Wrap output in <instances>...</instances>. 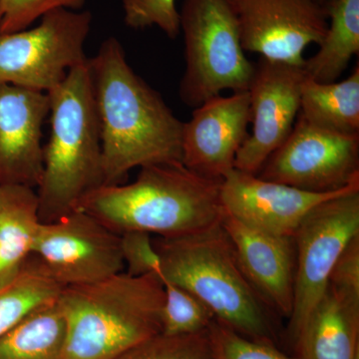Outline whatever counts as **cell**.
I'll return each mask as SVG.
<instances>
[{
    "label": "cell",
    "instance_id": "29",
    "mask_svg": "<svg viewBox=\"0 0 359 359\" xmlns=\"http://www.w3.org/2000/svg\"><path fill=\"white\" fill-rule=\"evenodd\" d=\"M328 285L351 301L359 302V235L351 238L342 250Z\"/></svg>",
    "mask_w": 359,
    "mask_h": 359
},
{
    "label": "cell",
    "instance_id": "9",
    "mask_svg": "<svg viewBox=\"0 0 359 359\" xmlns=\"http://www.w3.org/2000/svg\"><path fill=\"white\" fill-rule=\"evenodd\" d=\"M257 175L311 193L344 190L359 184V135L320 129L299 115L287 140Z\"/></svg>",
    "mask_w": 359,
    "mask_h": 359
},
{
    "label": "cell",
    "instance_id": "12",
    "mask_svg": "<svg viewBox=\"0 0 359 359\" xmlns=\"http://www.w3.org/2000/svg\"><path fill=\"white\" fill-rule=\"evenodd\" d=\"M304 66L261 57L249 87L252 133L238 150L235 169L257 175L285 143L301 110Z\"/></svg>",
    "mask_w": 359,
    "mask_h": 359
},
{
    "label": "cell",
    "instance_id": "8",
    "mask_svg": "<svg viewBox=\"0 0 359 359\" xmlns=\"http://www.w3.org/2000/svg\"><path fill=\"white\" fill-rule=\"evenodd\" d=\"M359 235V186L316 205L294 236L295 280L290 335L302 325L327 290L330 273L342 250Z\"/></svg>",
    "mask_w": 359,
    "mask_h": 359
},
{
    "label": "cell",
    "instance_id": "19",
    "mask_svg": "<svg viewBox=\"0 0 359 359\" xmlns=\"http://www.w3.org/2000/svg\"><path fill=\"white\" fill-rule=\"evenodd\" d=\"M299 115L320 129L359 135V65L342 81L320 83L306 76Z\"/></svg>",
    "mask_w": 359,
    "mask_h": 359
},
{
    "label": "cell",
    "instance_id": "26",
    "mask_svg": "<svg viewBox=\"0 0 359 359\" xmlns=\"http://www.w3.org/2000/svg\"><path fill=\"white\" fill-rule=\"evenodd\" d=\"M86 0H0V34L27 29L28 26L54 9L77 11Z\"/></svg>",
    "mask_w": 359,
    "mask_h": 359
},
{
    "label": "cell",
    "instance_id": "24",
    "mask_svg": "<svg viewBox=\"0 0 359 359\" xmlns=\"http://www.w3.org/2000/svg\"><path fill=\"white\" fill-rule=\"evenodd\" d=\"M115 359H214L208 330L193 334L159 332L135 344Z\"/></svg>",
    "mask_w": 359,
    "mask_h": 359
},
{
    "label": "cell",
    "instance_id": "22",
    "mask_svg": "<svg viewBox=\"0 0 359 359\" xmlns=\"http://www.w3.org/2000/svg\"><path fill=\"white\" fill-rule=\"evenodd\" d=\"M61 290L39 257L32 255L20 273L0 287V337L35 309L55 301Z\"/></svg>",
    "mask_w": 359,
    "mask_h": 359
},
{
    "label": "cell",
    "instance_id": "10",
    "mask_svg": "<svg viewBox=\"0 0 359 359\" xmlns=\"http://www.w3.org/2000/svg\"><path fill=\"white\" fill-rule=\"evenodd\" d=\"M32 255L62 289L100 282L125 271L120 235L79 209L40 224Z\"/></svg>",
    "mask_w": 359,
    "mask_h": 359
},
{
    "label": "cell",
    "instance_id": "3",
    "mask_svg": "<svg viewBox=\"0 0 359 359\" xmlns=\"http://www.w3.org/2000/svg\"><path fill=\"white\" fill-rule=\"evenodd\" d=\"M47 95L51 133L36 188L41 223H52L75 211L87 196L105 185L89 58L72 68Z\"/></svg>",
    "mask_w": 359,
    "mask_h": 359
},
{
    "label": "cell",
    "instance_id": "30",
    "mask_svg": "<svg viewBox=\"0 0 359 359\" xmlns=\"http://www.w3.org/2000/svg\"><path fill=\"white\" fill-rule=\"evenodd\" d=\"M323 1L327 2V4H330V2H332V0H323Z\"/></svg>",
    "mask_w": 359,
    "mask_h": 359
},
{
    "label": "cell",
    "instance_id": "17",
    "mask_svg": "<svg viewBox=\"0 0 359 359\" xmlns=\"http://www.w3.org/2000/svg\"><path fill=\"white\" fill-rule=\"evenodd\" d=\"M359 302L328 285L294 342L299 359H359Z\"/></svg>",
    "mask_w": 359,
    "mask_h": 359
},
{
    "label": "cell",
    "instance_id": "1",
    "mask_svg": "<svg viewBox=\"0 0 359 359\" xmlns=\"http://www.w3.org/2000/svg\"><path fill=\"white\" fill-rule=\"evenodd\" d=\"M102 143L105 185L123 184L135 168L182 163L180 121L162 96L128 65L115 37L89 58Z\"/></svg>",
    "mask_w": 359,
    "mask_h": 359
},
{
    "label": "cell",
    "instance_id": "28",
    "mask_svg": "<svg viewBox=\"0 0 359 359\" xmlns=\"http://www.w3.org/2000/svg\"><path fill=\"white\" fill-rule=\"evenodd\" d=\"M125 271L129 275H160V259L153 244L152 235L145 231H127L120 235Z\"/></svg>",
    "mask_w": 359,
    "mask_h": 359
},
{
    "label": "cell",
    "instance_id": "2",
    "mask_svg": "<svg viewBox=\"0 0 359 359\" xmlns=\"http://www.w3.org/2000/svg\"><path fill=\"white\" fill-rule=\"evenodd\" d=\"M221 184L183 163L149 165L140 168L133 183L101 186L77 209L118 235L137 231L180 237L221 223Z\"/></svg>",
    "mask_w": 359,
    "mask_h": 359
},
{
    "label": "cell",
    "instance_id": "5",
    "mask_svg": "<svg viewBox=\"0 0 359 359\" xmlns=\"http://www.w3.org/2000/svg\"><path fill=\"white\" fill-rule=\"evenodd\" d=\"M164 297L158 273L121 271L100 282L63 287L57 297L66 327L63 359H115L159 334Z\"/></svg>",
    "mask_w": 359,
    "mask_h": 359
},
{
    "label": "cell",
    "instance_id": "15",
    "mask_svg": "<svg viewBox=\"0 0 359 359\" xmlns=\"http://www.w3.org/2000/svg\"><path fill=\"white\" fill-rule=\"evenodd\" d=\"M47 93L0 84V187L36 189L43 172Z\"/></svg>",
    "mask_w": 359,
    "mask_h": 359
},
{
    "label": "cell",
    "instance_id": "4",
    "mask_svg": "<svg viewBox=\"0 0 359 359\" xmlns=\"http://www.w3.org/2000/svg\"><path fill=\"white\" fill-rule=\"evenodd\" d=\"M160 278L207 304L215 320L238 334L273 344V311L250 285L221 223L180 237L153 238Z\"/></svg>",
    "mask_w": 359,
    "mask_h": 359
},
{
    "label": "cell",
    "instance_id": "20",
    "mask_svg": "<svg viewBox=\"0 0 359 359\" xmlns=\"http://www.w3.org/2000/svg\"><path fill=\"white\" fill-rule=\"evenodd\" d=\"M328 28L320 49L304 61L306 76L320 83L337 81L359 53V0L328 4Z\"/></svg>",
    "mask_w": 359,
    "mask_h": 359
},
{
    "label": "cell",
    "instance_id": "16",
    "mask_svg": "<svg viewBox=\"0 0 359 359\" xmlns=\"http://www.w3.org/2000/svg\"><path fill=\"white\" fill-rule=\"evenodd\" d=\"M222 224L252 287L273 313L289 320L294 299V238L255 230L226 214Z\"/></svg>",
    "mask_w": 359,
    "mask_h": 359
},
{
    "label": "cell",
    "instance_id": "11",
    "mask_svg": "<svg viewBox=\"0 0 359 359\" xmlns=\"http://www.w3.org/2000/svg\"><path fill=\"white\" fill-rule=\"evenodd\" d=\"M245 52L304 66V52L320 45L328 28L323 0H231Z\"/></svg>",
    "mask_w": 359,
    "mask_h": 359
},
{
    "label": "cell",
    "instance_id": "27",
    "mask_svg": "<svg viewBox=\"0 0 359 359\" xmlns=\"http://www.w3.org/2000/svg\"><path fill=\"white\" fill-rule=\"evenodd\" d=\"M125 22L135 29L156 25L169 39L178 36L180 13L175 0H122Z\"/></svg>",
    "mask_w": 359,
    "mask_h": 359
},
{
    "label": "cell",
    "instance_id": "23",
    "mask_svg": "<svg viewBox=\"0 0 359 359\" xmlns=\"http://www.w3.org/2000/svg\"><path fill=\"white\" fill-rule=\"evenodd\" d=\"M164 304L161 313V332L169 335L193 334L205 332L215 320L207 304L183 287L162 280Z\"/></svg>",
    "mask_w": 359,
    "mask_h": 359
},
{
    "label": "cell",
    "instance_id": "14",
    "mask_svg": "<svg viewBox=\"0 0 359 359\" xmlns=\"http://www.w3.org/2000/svg\"><path fill=\"white\" fill-rule=\"evenodd\" d=\"M358 186L339 192L311 193L233 169L222 180L221 202L224 214L250 228L294 238L302 219L316 205Z\"/></svg>",
    "mask_w": 359,
    "mask_h": 359
},
{
    "label": "cell",
    "instance_id": "7",
    "mask_svg": "<svg viewBox=\"0 0 359 359\" xmlns=\"http://www.w3.org/2000/svg\"><path fill=\"white\" fill-rule=\"evenodd\" d=\"M91 23L90 11L58 8L32 29L0 34V84L44 93L55 88L88 60L84 47Z\"/></svg>",
    "mask_w": 359,
    "mask_h": 359
},
{
    "label": "cell",
    "instance_id": "21",
    "mask_svg": "<svg viewBox=\"0 0 359 359\" xmlns=\"http://www.w3.org/2000/svg\"><path fill=\"white\" fill-rule=\"evenodd\" d=\"M65 339V320L56 299L0 337V359H63Z\"/></svg>",
    "mask_w": 359,
    "mask_h": 359
},
{
    "label": "cell",
    "instance_id": "6",
    "mask_svg": "<svg viewBox=\"0 0 359 359\" xmlns=\"http://www.w3.org/2000/svg\"><path fill=\"white\" fill-rule=\"evenodd\" d=\"M179 13L186 63L182 102L196 108L226 90L248 91L255 63L243 49L231 0H184Z\"/></svg>",
    "mask_w": 359,
    "mask_h": 359
},
{
    "label": "cell",
    "instance_id": "25",
    "mask_svg": "<svg viewBox=\"0 0 359 359\" xmlns=\"http://www.w3.org/2000/svg\"><path fill=\"white\" fill-rule=\"evenodd\" d=\"M208 332L214 359H299L285 355L273 344L244 337L217 320Z\"/></svg>",
    "mask_w": 359,
    "mask_h": 359
},
{
    "label": "cell",
    "instance_id": "13",
    "mask_svg": "<svg viewBox=\"0 0 359 359\" xmlns=\"http://www.w3.org/2000/svg\"><path fill=\"white\" fill-rule=\"evenodd\" d=\"M249 92L212 97L194 108L184 123L182 163L209 178L223 180L235 169L238 150L249 137Z\"/></svg>",
    "mask_w": 359,
    "mask_h": 359
},
{
    "label": "cell",
    "instance_id": "18",
    "mask_svg": "<svg viewBox=\"0 0 359 359\" xmlns=\"http://www.w3.org/2000/svg\"><path fill=\"white\" fill-rule=\"evenodd\" d=\"M40 224L35 189L0 187V287L11 283L32 256Z\"/></svg>",
    "mask_w": 359,
    "mask_h": 359
}]
</instances>
